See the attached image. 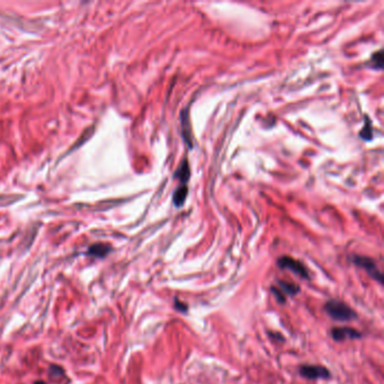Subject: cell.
I'll list each match as a JSON object with an SVG mask.
<instances>
[{
    "label": "cell",
    "mask_w": 384,
    "mask_h": 384,
    "mask_svg": "<svg viewBox=\"0 0 384 384\" xmlns=\"http://www.w3.org/2000/svg\"><path fill=\"white\" fill-rule=\"evenodd\" d=\"M324 310L331 319L336 321H351L357 318L356 312L345 302L339 300L331 299L324 304Z\"/></svg>",
    "instance_id": "6da1fadb"
},
{
    "label": "cell",
    "mask_w": 384,
    "mask_h": 384,
    "mask_svg": "<svg viewBox=\"0 0 384 384\" xmlns=\"http://www.w3.org/2000/svg\"><path fill=\"white\" fill-rule=\"evenodd\" d=\"M351 260L353 263L356 265V266L363 268L364 271L367 272L372 279H377L380 284H383V274L382 272L378 268L375 261L370 258V257H365V256H359V255H354L351 257Z\"/></svg>",
    "instance_id": "7a4b0ae2"
},
{
    "label": "cell",
    "mask_w": 384,
    "mask_h": 384,
    "mask_svg": "<svg viewBox=\"0 0 384 384\" xmlns=\"http://www.w3.org/2000/svg\"><path fill=\"white\" fill-rule=\"evenodd\" d=\"M277 266L280 269H288V271H291L294 273V274L300 276L301 279H310L307 267L304 266L301 261L292 258L290 256H282L280 258L277 259Z\"/></svg>",
    "instance_id": "3957f363"
},
{
    "label": "cell",
    "mask_w": 384,
    "mask_h": 384,
    "mask_svg": "<svg viewBox=\"0 0 384 384\" xmlns=\"http://www.w3.org/2000/svg\"><path fill=\"white\" fill-rule=\"evenodd\" d=\"M299 373L301 377L308 380H328L331 378L330 371L322 365H309V364H304V365L300 366Z\"/></svg>",
    "instance_id": "277c9868"
},
{
    "label": "cell",
    "mask_w": 384,
    "mask_h": 384,
    "mask_svg": "<svg viewBox=\"0 0 384 384\" xmlns=\"http://www.w3.org/2000/svg\"><path fill=\"white\" fill-rule=\"evenodd\" d=\"M331 337L335 342H345L347 339H359L362 337V334L354 328L335 327L331 330Z\"/></svg>",
    "instance_id": "5b68a950"
},
{
    "label": "cell",
    "mask_w": 384,
    "mask_h": 384,
    "mask_svg": "<svg viewBox=\"0 0 384 384\" xmlns=\"http://www.w3.org/2000/svg\"><path fill=\"white\" fill-rule=\"evenodd\" d=\"M175 177L183 185H186V183L188 181L189 177H191V168H189L188 160L186 159V158L181 161V164L178 166V168L175 173Z\"/></svg>",
    "instance_id": "8992f818"
},
{
    "label": "cell",
    "mask_w": 384,
    "mask_h": 384,
    "mask_svg": "<svg viewBox=\"0 0 384 384\" xmlns=\"http://www.w3.org/2000/svg\"><path fill=\"white\" fill-rule=\"evenodd\" d=\"M187 194H188V188L186 185H181L180 187H178L175 193H174L173 195V203L174 205H175L176 208H181L183 205L185 204V201H186V197H187Z\"/></svg>",
    "instance_id": "52a82bcc"
},
{
    "label": "cell",
    "mask_w": 384,
    "mask_h": 384,
    "mask_svg": "<svg viewBox=\"0 0 384 384\" xmlns=\"http://www.w3.org/2000/svg\"><path fill=\"white\" fill-rule=\"evenodd\" d=\"M277 284H279V286L280 287L279 291L282 292L285 296L286 295L294 296L300 292V287L296 284L285 282V280L282 279H277Z\"/></svg>",
    "instance_id": "ba28073f"
},
{
    "label": "cell",
    "mask_w": 384,
    "mask_h": 384,
    "mask_svg": "<svg viewBox=\"0 0 384 384\" xmlns=\"http://www.w3.org/2000/svg\"><path fill=\"white\" fill-rule=\"evenodd\" d=\"M108 251H109L108 246H106V244H94L93 247H90L88 254L95 257H104L108 254Z\"/></svg>",
    "instance_id": "9c48e42d"
},
{
    "label": "cell",
    "mask_w": 384,
    "mask_h": 384,
    "mask_svg": "<svg viewBox=\"0 0 384 384\" xmlns=\"http://www.w3.org/2000/svg\"><path fill=\"white\" fill-rule=\"evenodd\" d=\"M372 63H373V67L377 69H381L383 66V54L382 51H379V52L374 53L372 55Z\"/></svg>",
    "instance_id": "30bf717a"
},
{
    "label": "cell",
    "mask_w": 384,
    "mask_h": 384,
    "mask_svg": "<svg viewBox=\"0 0 384 384\" xmlns=\"http://www.w3.org/2000/svg\"><path fill=\"white\" fill-rule=\"evenodd\" d=\"M271 291L273 292V294H274V296L277 300V302L280 303V304H284L285 301H286V296H285L282 292L279 291V288H276L275 286H272L271 287Z\"/></svg>",
    "instance_id": "8fae6325"
},
{
    "label": "cell",
    "mask_w": 384,
    "mask_h": 384,
    "mask_svg": "<svg viewBox=\"0 0 384 384\" xmlns=\"http://www.w3.org/2000/svg\"><path fill=\"white\" fill-rule=\"evenodd\" d=\"M372 136H373V131H372V128H371L370 122H369V124L364 125L363 130L361 131V137L364 139V140H371Z\"/></svg>",
    "instance_id": "7c38bea8"
},
{
    "label": "cell",
    "mask_w": 384,
    "mask_h": 384,
    "mask_svg": "<svg viewBox=\"0 0 384 384\" xmlns=\"http://www.w3.org/2000/svg\"><path fill=\"white\" fill-rule=\"evenodd\" d=\"M174 307H175V309L178 312H181V314H186L188 310L187 304L181 302V301H179V299H175V304H174Z\"/></svg>",
    "instance_id": "4fadbf2b"
},
{
    "label": "cell",
    "mask_w": 384,
    "mask_h": 384,
    "mask_svg": "<svg viewBox=\"0 0 384 384\" xmlns=\"http://www.w3.org/2000/svg\"><path fill=\"white\" fill-rule=\"evenodd\" d=\"M269 337H271L273 340H276L277 343H283L284 342V337L282 335H279V332H268Z\"/></svg>",
    "instance_id": "5bb4252c"
},
{
    "label": "cell",
    "mask_w": 384,
    "mask_h": 384,
    "mask_svg": "<svg viewBox=\"0 0 384 384\" xmlns=\"http://www.w3.org/2000/svg\"><path fill=\"white\" fill-rule=\"evenodd\" d=\"M34 384H46V383H44L43 381H37V382H35Z\"/></svg>",
    "instance_id": "9a60e30c"
}]
</instances>
